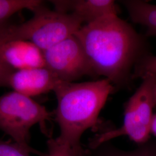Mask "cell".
Returning a JSON list of instances; mask_svg holds the SVG:
<instances>
[{
    "instance_id": "8",
    "label": "cell",
    "mask_w": 156,
    "mask_h": 156,
    "mask_svg": "<svg viewBox=\"0 0 156 156\" xmlns=\"http://www.w3.org/2000/svg\"><path fill=\"white\" fill-rule=\"evenodd\" d=\"M0 62L14 71L45 67L42 51L27 41L0 44Z\"/></svg>"
},
{
    "instance_id": "15",
    "label": "cell",
    "mask_w": 156,
    "mask_h": 156,
    "mask_svg": "<svg viewBox=\"0 0 156 156\" xmlns=\"http://www.w3.org/2000/svg\"><path fill=\"white\" fill-rule=\"evenodd\" d=\"M14 70L4 66L0 62V86H5L8 76Z\"/></svg>"
},
{
    "instance_id": "18",
    "label": "cell",
    "mask_w": 156,
    "mask_h": 156,
    "mask_svg": "<svg viewBox=\"0 0 156 156\" xmlns=\"http://www.w3.org/2000/svg\"><path fill=\"white\" fill-rule=\"evenodd\" d=\"M153 100H154V106H156V83L153 89Z\"/></svg>"
},
{
    "instance_id": "13",
    "label": "cell",
    "mask_w": 156,
    "mask_h": 156,
    "mask_svg": "<svg viewBox=\"0 0 156 156\" xmlns=\"http://www.w3.org/2000/svg\"><path fill=\"white\" fill-rule=\"evenodd\" d=\"M48 154L46 156H78L68 145L57 139H50L48 141Z\"/></svg>"
},
{
    "instance_id": "11",
    "label": "cell",
    "mask_w": 156,
    "mask_h": 156,
    "mask_svg": "<svg viewBox=\"0 0 156 156\" xmlns=\"http://www.w3.org/2000/svg\"><path fill=\"white\" fill-rule=\"evenodd\" d=\"M42 4L43 1L39 0H0V24L17 12L24 9L33 11Z\"/></svg>"
},
{
    "instance_id": "6",
    "label": "cell",
    "mask_w": 156,
    "mask_h": 156,
    "mask_svg": "<svg viewBox=\"0 0 156 156\" xmlns=\"http://www.w3.org/2000/svg\"><path fill=\"white\" fill-rule=\"evenodd\" d=\"M45 67L62 82H73L86 75H94L83 48L74 35L42 51Z\"/></svg>"
},
{
    "instance_id": "10",
    "label": "cell",
    "mask_w": 156,
    "mask_h": 156,
    "mask_svg": "<svg viewBox=\"0 0 156 156\" xmlns=\"http://www.w3.org/2000/svg\"><path fill=\"white\" fill-rule=\"evenodd\" d=\"M122 3L132 20L146 27L147 36L156 37V5L139 0H126Z\"/></svg>"
},
{
    "instance_id": "12",
    "label": "cell",
    "mask_w": 156,
    "mask_h": 156,
    "mask_svg": "<svg viewBox=\"0 0 156 156\" xmlns=\"http://www.w3.org/2000/svg\"><path fill=\"white\" fill-rule=\"evenodd\" d=\"M148 73L156 75V56L149 54L142 57L135 64L132 78H142Z\"/></svg>"
},
{
    "instance_id": "16",
    "label": "cell",
    "mask_w": 156,
    "mask_h": 156,
    "mask_svg": "<svg viewBox=\"0 0 156 156\" xmlns=\"http://www.w3.org/2000/svg\"><path fill=\"white\" fill-rule=\"evenodd\" d=\"M109 156H154V155L149 151L139 150L132 152L114 153L111 154Z\"/></svg>"
},
{
    "instance_id": "14",
    "label": "cell",
    "mask_w": 156,
    "mask_h": 156,
    "mask_svg": "<svg viewBox=\"0 0 156 156\" xmlns=\"http://www.w3.org/2000/svg\"><path fill=\"white\" fill-rule=\"evenodd\" d=\"M31 151L16 143L0 140V156H30Z\"/></svg>"
},
{
    "instance_id": "5",
    "label": "cell",
    "mask_w": 156,
    "mask_h": 156,
    "mask_svg": "<svg viewBox=\"0 0 156 156\" xmlns=\"http://www.w3.org/2000/svg\"><path fill=\"white\" fill-rule=\"evenodd\" d=\"M142 79L140 87L127 104L123 125L98 136L92 143L93 147H97L105 142L123 135L128 136L138 144L144 143L149 139L154 116L153 89L156 75L148 73Z\"/></svg>"
},
{
    "instance_id": "9",
    "label": "cell",
    "mask_w": 156,
    "mask_h": 156,
    "mask_svg": "<svg viewBox=\"0 0 156 156\" xmlns=\"http://www.w3.org/2000/svg\"><path fill=\"white\" fill-rule=\"evenodd\" d=\"M50 2L57 11L72 13L86 24L109 15H117L115 2L111 0H58Z\"/></svg>"
},
{
    "instance_id": "17",
    "label": "cell",
    "mask_w": 156,
    "mask_h": 156,
    "mask_svg": "<svg viewBox=\"0 0 156 156\" xmlns=\"http://www.w3.org/2000/svg\"><path fill=\"white\" fill-rule=\"evenodd\" d=\"M151 133L156 136V113L154 115L151 126Z\"/></svg>"
},
{
    "instance_id": "1",
    "label": "cell",
    "mask_w": 156,
    "mask_h": 156,
    "mask_svg": "<svg viewBox=\"0 0 156 156\" xmlns=\"http://www.w3.org/2000/svg\"><path fill=\"white\" fill-rule=\"evenodd\" d=\"M83 48L94 75L118 83L147 55V45L128 23L112 15L85 24L75 34Z\"/></svg>"
},
{
    "instance_id": "2",
    "label": "cell",
    "mask_w": 156,
    "mask_h": 156,
    "mask_svg": "<svg viewBox=\"0 0 156 156\" xmlns=\"http://www.w3.org/2000/svg\"><path fill=\"white\" fill-rule=\"evenodd\" d=\"M111 82L103 79L83 83L62 82L53 91L57 100L56 120L60 134L57 139L78 155L84 133L97 123L101 109L113 90Z\"/></svg>"
},
{
    "instance_id": "3",
    "label": "cell",
    "mask_w": 156,
    "mask_h": 156,
    "mask_svg": "<svg viewBox=\"0 0 156 156\" xmlns=\"http://www.w3.org/2000/svg\"><path fill=\"white\" fill-rule=\"evenodd\" d=\"M32 11L33 17L22 24H0V44L27 41L43 51L74 35L82 26L74 15L51 11L43 4Z\"/></svg>"
},
{
    "instance_id": "7",
    "label": "cell",
    "mask_w": 156,
    "mask_h": 156,
    "mask_svg": "<svg viewBox=\"0 0 156 156\" xmlns=\"http://www.w3.org/2000/svg\"><path fill=\"white\" fill-rule=\"evenodd\" d=\"M62 82L46 67L15 70L8 76L6 86L29 97L54 91Z\"/></svg>"
},
{
    "instance_id": "4",
    "label": "cell",
    "mask_w": 156,
    "mask_h": 156,
    "mask_svg": "<svg viewBox=\"0 0 156 156\" xmlns=\"http://www.w3.org/2000/svg\"><path fill=\"white\" fill-rule=\"evenodd\" d=\"M51 116L45 106L16 91L0 97V129L31 153H38L29 146L30 129L37 124L44 126Z\"/></svg>"
}]
</instances>
